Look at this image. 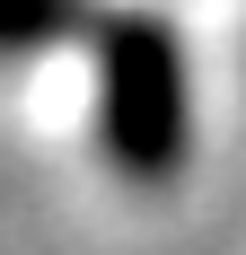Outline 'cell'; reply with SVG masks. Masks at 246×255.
Instances as JSON below:
<instances>
[{"label":"cell","mask_w":246,"mask_h":255,"mask_svg":"<svg viewBox=\"0 0 246 255\" xmlns=\"http://www.w3.org/2000/svg\"><path fill=\"white\" fill-rule=\"evenodd\" d=\"M185 132H194V97H185V44L158 9H123L97 26V141L123 176L167 185L185 167Z\"/></svg>","instance_id":"obj_1"},{"label":"cell","mask_w":246,"mask_h":255,"mask_svg":"<svg viewBox=\"0 0 246 255\" xmlns=\"http://www.w3.org/2000/svg\"><path fill=\"white\" fill-rule=\"evenodd\" d=\"M88 18L79 0H0V62H18V53H44L62 44L71 26Z\"/></svg>","instance_id":"obj_2"}]
</instances>
